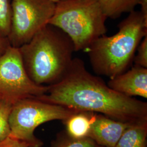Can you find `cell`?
Masks as SVG:
<instances>
[{"label": "cell", "mask_w": 147, "mask_h": 147, "mask_svg": "<svg viewBox=\"0 0 147 147\" xmlns=\"http://www.w3.org/2000/svg\"><path fill=\"white\" fill-rule=\"evenodd\" d=\"M0 147H29L26 143L10 137L0 141Z\"/></svg>", "instance_id": "obj_17"}, {"label": "cell", "mask_w": 147, "mask_h": 147, "mask_svg": "<svg viewBox=\"0 0 147 147\" xmlns=\"http://www.w3.org/2000/svg\"><path fill=\"white\" fill-rule=\"evenodd\" d=\"M147 121L131 124L123 132L115 147H147Z\"/></svg>", "instance_id": "obj_11"}, {"label": "cell", "mask_w": 147, "mask_h": 147, "mask_svg": "<svg viewBox=\"0 0 147 147\" xmlns=\"http://www.w3.org/2000/svg\"><path fill=\"white\" fill-rule=\"evenodd\" d=\"M54 2H55V3H56V2H57L59 0H52Z\"/></svg>", "instance_id": "obj_20"}, {"label": "cell", "mask_w": 147, "mask_h": 147, "mask_svg": "<svg viewBox=\"0 0 147 147\" xmlns=\"http://www.w3.org/2000/svg\"><path fill=\"white\" fill-rule=\"evenodd\" d=\"M107 19L99 0H59L49 24L68 36L75 51H86L106 34Z\"/></svg>", "instance_id": "obj_4"}, {"label": "cell", "mask_w": 147, "mask_h": 147, "mask_svg": "<svg viewBox=\"0 0 147 147\" xmlns=\"http://www.w3.org/2000/svg\"><path fill=\"white\" fill-rule=\"evenodd\" d=\"M97 144L89 137L81 139L73 138L69 136L54 144L53 147H96Z\"/></svg>", "instance_id": "obj_15"}, {"label": "cell", "mask_w": 147, "mask_h": 147, "mask_svg": "<svg viewBox=\"0 0 147 147\" xmlns=\"http://www.w3.org/2000/svg\"><path fill=\"white\" fill-rule=\"evenodd\" d=\"M111 88L127 96L147 98V68L135 65L130 70L110 79Z\"/></svg>", "instance_id": "obj_8"}, {"label": "cell", "mask_w": 147, "mask_h": 147, "mask_svg": "<svg viewBox=\"0 0 147 147\" xmlns=\"http://www.w3.org/2000/svg\"><path fill=\"white\" fill-rule=\"evenodd\" d=\"M94 113L78 111L64 120L69 136L76 139L88 137Z\"/></svg>", "instance_id": "obj_10"}, {"label": "cell", "mask_w": 147, "mask_h": 147, "mask_svg": "<svg viewBox=\"0 0 147 147\" xmlns=\"http://www.w3.org/2000/svg\"><path fill=\"white\" fill-rule=\"evenodd\" d=\"M102 147V146H100V147Z\"/></svg>", "instance_id": "obj_21"}, {"label": "cell", "mask_w": 147, "mask_h": 147, "mask_svg": "<svg viewBox=\"0 0 147 147\" xmlns=\"http://www.w3.org/2000/svg\"><path fill=\"white\" fill-rule=\"evenodd\" d=\"M131 124L116 121L103 115H94L88 137L98 146L115 147L123 132Z\"/></svg>", "instance_id": "obj_9"}, {"label": "cell", "mask_w": 147, "mask_h": 147, "mask_svg": "<svg viewBox=\"0 0 147 147\" xmlns=\"http://www.w3.org/2000/svg\"><path fill=\"white\" fill-rule=\"evenodd\" d=\"M0 101H1V100H0Z\"/></svg>", "instance_id": "obj_22"}, {"label": "cell", "mask_w": 147, "mask_h": 147, "mask_svg": "<svg viewBox=\"0 0 147 147\" xmlns=\"http://www.w3.org/2000/svg\"><path fill=\"white\" fill-rule=\"evenodd\" d=\"M18 49L27 75L38 85L58 82L67 72L75 51L68 36L50 24Z\"/></svg>", "instance_id": "obj_2"}, {"label": "cell", "mask_w": 147, "mask_h": 147, "mask_svg": "<svg viewBox=\"0 0 147 147\" xmlns=\"http://www.w3.org/2000/svg\"><path fill=\"white\" fill-rule=\"evenodd\" d=\"M78 111H80L43 101L37 98L20 100L11 107L9 137L26 143L29 147H41L42 142L34 135L38 126L50 121H64Z\"/></svg>", "instance_id": "obj_5"}, {"label": "cell", "mask_w": 147, "mask_h": 147, "mask_svg": "<svg viewBox=\"0 0 147 147\" xmlns=\"http://www.w3.org/2000/svg\"><path fill=\"white\" fill-rule=\"evenodd\" d=\"M49 86L35 84L27 75L19 49L9 46L0 57V100L14 105L45 94Z\"/></svg>", "instance_id": "obj_7"}, {"label": "cell", "mask_w": 147, "mask_h": 147, "mask_svg": "<svg viewBox=\"0 0 147 147\" xmlns=\"http://www.w3.org/2000/svg\"><path fill=\"white\" fill-rule=\"evenodd\" d=\"M11 19L10 0H0V37L7 38L11 29Z\"/></svg>", "instance_id": "obj_13"}, {"label": "cell", "mask_w": 147, "mask_h": 147, "mask_svg": "<svg viewBox=\"0 0 147 147\" xmlns=\"http://www.w3.org/2000/svg\"><path fill=\"white\" fill-rule=\"evenodd\" d=\"M10 46V44L7 38L0 37V57L5 53L7 48Z\"/></svg>", "instance_id": "obj_18"}, {"label": "cell", "mask_w": 147, "mask_h": 147, "mask_svg": "<svg viewBox=\"0 0 147 147\" xmlns=\"http://www.w3.org/2000/svg\"><path fill=\"white\" fill-rule=\"evenodd\" d=\"M139 5H141V12L142 15L147 19V0H141Z\"/></svg>", "instance_id": "obj_19"}, {"label": "cell", "mask_w": 147, "mask_h": 147, "mask_svg": "<svg viewBox=\"0 0 147 147\" xmlns=\"http://www.w3.org/2000/svg\"><path fill=\"white\" fill-rule=\"evenodd\" d=\"M136 51L137 55L134 58L135 65L147 68V36L143 38Z\"/></svg>", "instance_id": "obj_16"}, {"label": "cell", "mask_w": 147, "mask_h": 147, "mask_svg": "<svg viewBox=\"0 0 147 147\" xmlns=\"http://www.w3.org/2000/svg\"><path fill=\"white\" fill-rule=\"evenodd\" d=\"M111 36L96 39L85 52L95 73L112 79L131 66L137 48L147 36V19L141 11H132L118 25Z\"/></svg>", "instance_id": "obj_3"}, {"label": "cell", "mask_w": 147, "mask_h": 147, "mask_svg": "<svg viewBox=\"0 0 147 147\" xmlns=\"http://www.w3.org/2000/svg\"><path fill=\"white\" fill-rule=\"evenodd\" d=\"M101 7L108 18L116 19L123 13L135 10L141 0H99Z\"/></svg>", "instance_id": "obj_12"}, {"label": "cell", "mask_w": 147, "mask_h": 147, "mask_svg": "<svg viewBox=\"0 0 147 147\" xmlns=\"http://www.w3.org/2000/svg\"><path fill=\"white\" fill-rule=\"evenodd\" d=\"M12 105L0 101V141L9 136L11 128L9 123V118Z\"/></svg>", "instance_id": "obj_14"}, {"label": "cell", "mask_w": 147, "mask_h": 147, "mask_svg": "<svg viewBox=\"0 0 147 147\" xmlns=\"http://www.w3.org/2000/svg\"><path fill=\"white\" fill-rule=\"evenodd\" d=\"M11 29L7 39L18 47L28 42L49 24L56 3L52 0H12Z\"/></svg>", "instance_id": "obj_6"}, {"label": "cell", "mask_w": 147, "mask_h": 147, "mask_svg": "<svg viewBox=\"0 0 147 147\" xmlns=\"http://www.w3.org/2000/svg\"><path fill=\"white\" fill-rule=\"evenodd\" d=\"M36 98L76 110L100 113L116 121H147L146 102L111 88L102 79L89 73L81 58H74L63 78L49 85L45 94Z\"/></svg>", "instance_id": "obj_1"}]
</instances>
